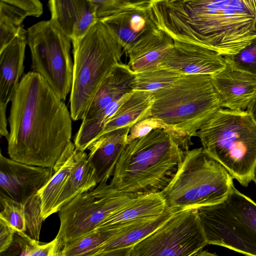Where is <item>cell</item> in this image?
<instances>
[{
    "mask_svg": "<svg viewBox=\"0 0 256 256\" xmlns=\"http://www.w3.org/2000/svg\"><path fill=\"white\" fill-rule=\"evenodd\" d=\"M139 194L120 191L106 182L99 184L76 196L58 212L60 223L56 238L64 246L95 230Z\"/></svg>",
    "mask_w": 256,
    "mask_h": 256,
    "instance_id": "cell-10",
    "label": "cell"
},
{
    "mask_svg": "<svg viewBox=\"0 0 256 256\" xmlns=\"http://www.w3.org/2000/svg\"><path fill=\"white\" fill-rule=\"evenodd\" d=\"M252 180L254 182L256 185V164L254 170Z\"/></svg>",
    "mask_w": 256,
    "mask_h": 256,
    "instance_id": "cell-40",
    "label": "cell"
},
{
    "mask_svg": "<svg viewBox=\"0 0 256 256\" xmlns=\"http://www.w3.org/2000/svg\"><path fill=\"white\" fill-rule=\"evenodd\" d=\"M228 171L202 148L185 152L170 181L161 192L168 206L176 210L218 204L234 186Z\"/></svg>",
    "mask_w": 256,
    "mask_h": 256,
    "instance_id": "cell-7",
    "label": "cell"
},
{
    "mask_svg": "<svg viewBox=\"0 0 256 256\" xmlns=\"http://www.w3.org/2000/svg\"><path fill=\"white\" fill-rule=\"evenodd\" d=\"M70 112L48 82L32 71L24 74L11 101L6 138L10 158L53 168L71 142Z\"/></svg>",
    "mask_w": 256,
    "mask_h": 256,
    "instance_id": "cell-1",
    "label": "cell"
},
{
    "mask_svg": "<svg viewBox=\"0 0 256 256\" xmlns=\"http://www.w3.org/2000/svg\"><path fill=\"white\" fill-rule=\"evenodd\" d=\"M159 126H162L158 122L150 118L138 122L130 128L128 142L136 138L146 135L152 129Z\"/></svg>",
    "mask_w": 256,
    "mask_h": 256,
    "instance_id": "cell-34",
    "label": "cell"
},
{
    "mask_svg": "<svg viewBox=\"0 0 256 256\" xmlns=\"http://www.w3.org/2000/svg\"><path fill=\"white\" fill-rule=\"evenodd\" d=\"M152 94L148 118L189 146L191 138L222 108L210 75L184 74L171 86Z\"/></svg>",
    "mask_w": 256,
    "mask_h": 256,
    "instance_id": "cell-4",
    "label": "cell"
},
{
    "mask_svg": "<svg viewBox=\"0 0 256 256\" xmlns=\"http://www.w3.org/2000/svg\"><path fill=\"white\" fill-rule=\"evenodd\" d=\"M53 172V168L20 162L0 152V194L24 204L46 184Z\"/></svg>",
    "mask_w": 256,
    "mask_h": 256,
    "instance_id": "cell-12",
    "label": "cell"
},
{
    "mask_svg": "<svg viewBox=\"0 0 256 256\" xmlns=\"http://www.w3.org/2000/svg\"><path fill=\"white\" fill-rule=\"evenodd\" d=\"M232 68L248 73L256 78V38L238 54L224 56Z\"/></svg>",
    "mask_w": 256,
    "mask_h": 256,
    "instance_id": "cell-31",
    "label": "cell"
},
{
    "mask_svg": "<svg viewBox=\"0 0 256 256\" xmlns=\"http://www.w3.org/2000/svg\"><path fill=\"white\" fill-rule=\"evenodd\" d=\"M124 227L97 228L74 241L65 244L62 248L60 256H93L101 246L118 234Z\"/></svg>",
    "mask_w": 256,
    "mask_h": 256,
    "instance_id": "cell-27",
    "label": "cell"
},
{
    "mask_svg": "<svg viewBox=\"0 0 256 256\" xmlns=\"http://www.w3.org/2000/svg\"><path fill=\"white\" fill-rule=\"evenodd\" d=\"M224 56L206 47L174 41L159 67L174 70L182 74L212 75L224 68Z\"/></svg>",
    "mask_w": 256,
    "mask_h": 256,
    "instance_id": "cell-14",
    "label": "cell"
},
{
    "mask_svg": "<svg viewBox=\"0 0 256 256\" xmlns=\"http://www.w3.org/2000/svg\"><path fill=\"white\" fill-rule=\"evenodd\" d=\"M153 102L152 93L133 90L108 122L99 137L118 129L131 128L138 122L148 118Z\"/></svg>",
    "mask_w": 256,
    "mask_h": 256,
    "instance_id": "cell-25",
    "label": "cell"
},
{
    "mask_svg": "<svg viewBox=\"0 0 256 256\" xmlns=\"http://www.w3.org/2000/svg\"><path fill=\"white\" fill-rule=\"evenodd\" d=\"M172 39L159 30L128 51V66L135 73L156 68L172 46Z\"/></svg>",
    "mask_w": 256,
    "mask_h": 256,
    "instance_id": "cell-23",
    "label": "cell"
},
{
    "mask_svg": "<svg viewBox=\"0 0 256 256\" xmlns=\"http://www.w3.org/2000/svg\"><path fill=\"white\" fill-rule=\"evenodd\" d=\"M195 136L207 155L248 186L256 164V124L246 110L220 108Z\"/></svg>",
    "mask_w": 256,
    "mask_h": 256,
    "instance_id": "cell-5",
    "label": "cell"
},
{
    "mask_svg": "<svg viewBox=\"0 0 256 256\" xmlns=\"http://www.w3.org/2000/svg\"><path fill=\"white\" fill-rule=\"evenodd\" d=\"M177 211L168 206L165 212L159 216L130 222L101 246L94 256L110 250L133 246L160 228Z\"/></svg>",
    "mask_w": 256,
    "mask_h": 256,
    "instance_id": "cell-24",
    "label": "cell"
},
{
    "mask_svg": "<svg viewBox=\"0 0 256 256\" xmlns=\"http://www.w3.org/2000/svg\"><path fill=\"white\" fill-rule=\"evenodd\" d=\"M0 219L17 232L26 233V222L24 204L0 194Z\"/></svg>",
    "mask_w": 256,
    "mask_h": 256,
    "instance_id": "cell-30",
    "label": "cell"
},
{
    "mask_svg": "<svg viewBox=\"0 0 256 256\" xmlns=\"http://www.w3.org/2000/svg\"><path fill=\"white\" fill-rule=\"evenodd\" d=\"M167 208L166 200L162 192L140 194L106 218L98 228L123 227L139 220L159 216Z\"/></svg>",
    "mask_w": 256,
    "mask_h": 256,
    "instance_id": "cell-19",
    "label": "cell"
},
{
    "mask_svg": "<svg viewBox=\"0 0 256 256\" xmlns=\"http://www.w3.org/2000/svg\"><path fill=\"white\" fill-rule=\"evenodd\" d=\"M24 204L26 222V234L38 241L41 224L44 220L41 213V200L38 193Z\"/></svg>",
    "mask_w": 256,
    "mask_h": 256,
    "instance_id": "cell-32",
    "label": "cell"
},
{
    "mask_svg": "<svg viewBox=\"0 0 256 256\" xmlns=\"http://www.w3.org/2000/svg\"><path fill=\"white\" fill-rule=\"evenodd\" d=\"M222 108L246 110L256 94V78L226 64L222 70L210 76Z\"/></svg>",
    "mask_w": 256,
    "mask_h": 256,
    "instance_id": "cell-15",
    "label": "cell"
},
{
    "mask_svg": "<svg viewBox=\"0 0 256 256\" xmlns=\"http://www.w3.org/2000/svg\"><path fill=\"white\" fill-rule=\"evenodd\" d=\"M52 20L72 40L84 36L98 20L90 0H50Z\"/></svg>",
    "mask_w": 256,
    "mask_h": 256,
    "instance_id": "cell-16",
    "label": "cell"
},
{
    "mask_svg": "<svg viewBox=\"0 0 256 256\" xmlns=\"http://www.w3.org/2000/svg\"><path fill=\"white\" fill-rule=\"evenodd\" d=\"M73 76L70 113L82 120L98 88L120 62L124 53L117 36L101 21L72 42Z\"/></svg>",
    "mask_w": 256,
    "mask_h": 256,
    "instance_id": "cell-6",
    "label": "cell"
},
{
    "mask_svg": "<svg viewBox=\"0 0 256 256\" xmlns=\"http://www.w3.org/2000/svg\"><path fill=\"white\" fill-rule=\"evenodd\" d=\"M137 0H90L98 21L112 16L134 4Z\"/></svg>",
    "mask_w": 256,
    "mask_h": 256,
    "instance_id": "cell-33",
    "label": "cell"
},
{
    "mask_svg": "<svg viewBox=\"0 0 256 256\" xmlns=\"http://www.w3.org/2000/svg\"><path fill=\"white\" fill-rule=\"evenodd\" d=\"M157 26L173 41L238 54L256 38V0H152Z\"/></svg>",
    "mask_w": 256,
    "mask_h": 256,
    "instance_id": "cell-2",
    "label": "cell"
},
{
    "mask_svg": "<svg viewBox=\"0 0 256 256\" xmlns=\"http://www.w3.org/2000/svg\"><path fill=\"white\" fill-rule=\"evenodd\" d=\"M76 164V148L72 141L67 145L53 167V174L38 194L44 220L54 213V208L66 181Z\"/></svg>",
    "mask_w": 256,
    "mask_h": 256,
    "instance_id": "cell-21",
    "label": "cell"
},
{
    "mask_svg": "<svg viewBox=\"0 0 256 256\" xmlns=\"http://www.w3.org/2000/svg\"><path fill=\"white\" fill-rule=\"evenodd\" d=\"M76 164L56 202L54 213L77 196L93 190L98 184L96 173L90 164L86 153L76 148Z\"/></svg>",
    "mask_w": 256,
    "mask_h": 256,
    "instance_id": "cell-26",
    "label": "cell"
},
{
    "mask_svg": "<svg viewBox=\"0 0 256 256\" xmlns=\"http://www.w3.org/2000/svg\"><path fill=\"white\" fill-rule=\"evenodd\" d=\"M188 150L186 142L172 132L164 126L154 128L128 142L110 184L126 193L161 192Z\"/></svg>",
    "mask_w": 256,
    "mask_h": 256,
    "instance_id": "cell-3",
    "label": "cell"
},
{
    "mask_svg": "<svg viewBox=\"0 0 256 256\" xmlns=\"http://www.w3.org/2000/svg\"><path fill=\"white\" fill-rule=\"evenodd\" d=\"M7 106L0 104V135L8 138L9 132L8 130V120L6 116Z\"/></svg>",
    "mask_w": 256,
    "mask_h": 256,
    "instance_id": "cell-36",
    "label": "cell"
},
{
    "mask_svg": "<svg viewBox=\"0 0 256 256\" xmlns=\"http://www.w3.org/2000/svg\"><path fill=\"white\" fill-rule=\"evenodd\" d=\"M246 110L256 124V94L250 102Z\"/></svg>",
    "mask_w": 256,
    "mask_h": 256,
    "instance_id": "cell-38",
    "label": "cell"
},
{
    "mask_svg": "<svg viewBox=\"0 0 256 256\" xmlns=\"http://www.w3.org/2000/svg\"><path fill=\"white\" fill-rule=\"evenodd\" d=\"M196 212L208 244L256 256V203L234 185L221 202Z\"/></svg>",
    "mask_w": 256,
    "mask_h": 256,
    "instance_id": "cell-8",
    "label": "cell"
},
{
    "mask_svg": "<svg viewBox=\"0 0 256 256\" xmlns=\"http://www.w3.org/2000/svg\"><path fill=\"white\" fill-rule=\"evenodd\" d=\"M130 128L116 130L100 136L88 148V160L94 168L98 184L112 177L116 164L128 144Z\"/></svg>",
    "mask_w": 256,
    "mask_h": 256,
    "instance_id": "cell-18",
    "label": "cell"
},
{
    "mask_svg": "<svg viewBox=\"0 0 256 256\" xmlns=\"http://www.w3.org/2000/svg\"><path fill=\"white\" fill-rule=\"evenodd\" d=\"M194 256H218L215 253H212L207 250H204L198 252Z\"/></svg>",
    "mask_w": 256,
    "mask_h": 256,
    "instance_id": "cell-39",
    "label": "cell"
},
{
    "mask_svg": "<svg viewBox=\"0 0 256 256\" xmlns=\"http://www.w3.org/2000/svg\"><path fill=\"white\" fill-rule=\"evenodd\" d=\"M16 231L0 219V252L7 250L12 245Z\"/></svg>",
    "mask_w": 256,
    "mask_h": 256,
    "instance_id": "cell-35",
    "label": "cell"
},
{
    "mask_svg": "<svg viewBox=\"0 0 256 256\" xmlns=\"http://www.w3.org/2000/svg\"><path fill=\"white\" fill-rule=\"evenodd\" d=\"M135 73L128 64H118L96 91L84 119H88L132 90Z\"/></svg>",
    "mask_w": 256,
    "mask_h": 256,
    "instance_id": "cell-22",
    "label": "cell"
},
{
    "mask_svg": "<svg viewBox=\"0 0 256 256\" xmlns=\"http://www.w3.org/2000/svg\"><path fill=\"white\" fill-rule=\"evenodd\" d=\"M62 247L56 238L48 243L40 244L25 233L16 232L12 245L0 256H60Z\"/></svg>",
    "mask_w": 256,
    "mask_h": 256,
    "instance_id": "cell-28",
    "label": "cell"
},
{
    "mask_svg": "<svg viewBox=\"0 0 256 256\" xmlns=\"http://www.w3.org/2000/svg\"><path fill=\"white\" fill-rule=\"evenodd\" d=\"M183 75L173 70L158 67L135 74L132 88L134 90L154 93L171 86Z\"/></svg>",
    "mask_w": 256,
    "mask_h": 256,
    "instance_id": "cell-29",
    "label": "cell"
},
{
    "mask_svg": "<svg viewBox=\"0 0 256 256\" xmlns=\"http://www.w3.org/2000/svg\"><path fill=\"white\" fill-rule=\"evenodd\" d=\"M26 30L32 72L44 78L64 101L72 82L71 39L50 19L39 22Z\"/></svg>",
    "mask_w": 256,
    "mask_h": 256,
    "instance_id": "cell-9",
    "label": "cell"
},
{
    "mask_svg": "<svg viewBox=\"0 0 256 256\" xmlns=\"http://www.w3.org/2000/svg\"><path fill=\"white\" fill-rule=\"evenodd\" d=\"M152 4V0H137L120 13L100 20L117 36L126 53L160 30Z\"/></svg>",
    "mask_w": 256,
    "mask_h": 256,
    "instance_id": "cell-13",
    "label": "cell"
},
{
    "mask_svg": "<svg viewBox=\"0 0 256 256\" xmlns=\"http://www.w3.org/2000/svg\"><path fill=\"white\" fill-rule=\"evenodd\" d=\"M43 11L38 0H0V50L16 36L27 16L40 17Z\"/></svg>",
    "mask_w": 256,
    "mask_h": 256,
    "instance_id": "cell-20",
    "label": "cell"
},
{
    "mask_svg": "<svg viewBox=\"0 0 256 256\" xmlns=\"http://www.w3.org/2000/svg\"><path fill=\"white\" fill-rule=\"evenodd\" d=\"M132 246L122 248L98 253L94 256H130Z\"/></svg>",
    "mask_w": 256,
    "mask_h": 256,
    "instance_id": "cell-37",
    "label": "cell"
},
{
    "mask_svg": "<svg viewBox=\"0 0 256 256\" xmlns=\"http://www.w3.org/2000/svg\"><path fill=\"white\" fill-rule=\"evenodd\" d=\"M208 244L196 209L178 210L132 246L130 256H194Z\"/></svg>",
    "mask_w": 256,
    "mask_h": 256,
    "instance_id": "cell-11",
    "label": "cell"
},
{
    "mask_svg": "<svg viewBox=\"0 0 256 256\" xmlns=\"http://www.w3.org/2000/svg\"><path fill=\"white\" fill-rule=\"evenodd\" d=\"M27 30L22 27L16 36L0 50V104L11 102L24 72Z\"/></svg>",
    "mask_w": 256,
    "mask_h": 256,
    "instance_id": "cell-17",
    "label": "cell"
}]
</instances>
